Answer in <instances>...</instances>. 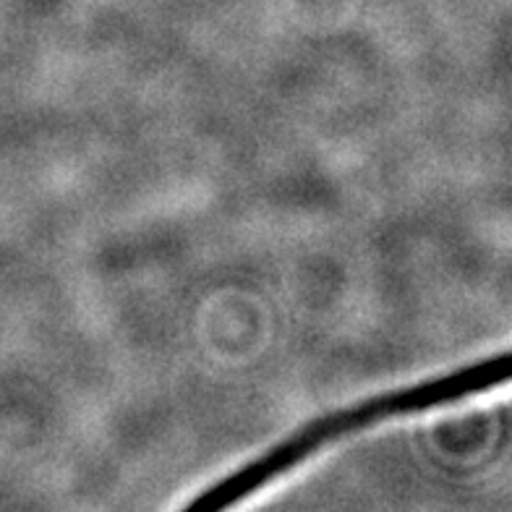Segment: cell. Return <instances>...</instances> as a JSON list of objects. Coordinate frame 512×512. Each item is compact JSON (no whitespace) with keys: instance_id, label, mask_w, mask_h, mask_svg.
<instances>
[{"instance_id":"cell-1","label":"cell","mask_w":512,"mask_h":512,"mask_svg":"<svg viewBox=\"0 0 512 512\" xmlns=\"http://www.w3.org/2000/svg\"><path fill=\"white\" fill-rule=\"evenodd\" d=\"M507 377H510V353L502 351L499 356L463 366V369L445 374V377L429 379V382L413 384V387H403V390L395 392H384L379 398H371L361 405H353V408L327 413V416L311 421L304 429H298L293 437L275 445L270 452H264L259 460L243 465L241 471L230 473L228 479L209 486L207 492L191 499L186 510H225V507L241 502L243 497L254 494L256 489H262L264 484H270L277 476L288 473L290 468H296L301 460L314 455L327 442L358 432V429H364L374 421H382V418L421 413L437 408V405L463 400L468 395H476V392L494 390L499 384H505Z\"/></svg>"}]
</instances>
